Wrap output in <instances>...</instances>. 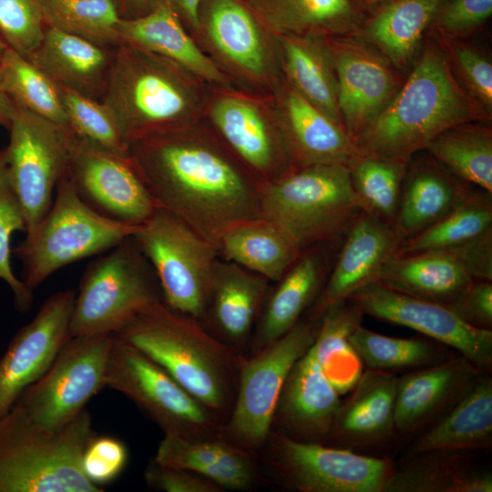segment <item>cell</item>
Segmentation results:
<instances>
[{
	"mask_svg": "<svg viewBox=\"0 0 492 492\" xmlns=\"http://www.w3.org/2000/svg\"><path fill=\"white\" fill-rule=\"evenodd\" d=\"M278 122L293 168L351 167L360 157L345 128L302 97L286 81L279 89Z\"/></svg>",
	"mask_w": 492,
	"mask_h": 492,
	"instance_id": "cell-23",
	"label": "cell"
},
{
	"mask_svg": "<svg viewBox=\"0 0 492 492\" xmlns=\"http://www.w3.org/2000/svg\"><path fill=\"white\" fill-rule=\"evenodd\" d=\"M436 39L459 84L492 115L491 61L463 39Z\"/></svg>",
	"mask_w": 492,
	"mask_h": 492,
	"instance_id": "cell-48",
	"label": "cell"
},
{
	"mask_svg": "<svg viewBox=\"0 0 492 492\" xmlns=\"http://www.w3.org/2000/svg\"><path fill=\"white\" fill-rule=\"evenodd\" d=\"M146 260L132 236L87 266L76 292L71 336L114 334L159 298Z\"/></svg>",
	"mask_w": 492,
	"mask_h": 492,
	"instance_id": "cell-9",
	"label": "cell"
},
{
	"mask_svg": "<svg viewBox=\"0 0 492 492\" xmlns=\"http://www.w3.org/2000/svg\"><path fill=\"white\" fill-rule=\"evenodd\" d=\"M375 319L414 329L458 352L481 373L492 368V330L473 327L448 306L406 295L374 280L349 298Z\"/></svg>",
	"mask_w": 492,
	"mask_h": 492,
	"instance_id": "cell-17",
	"label": "cell"
},
{
	"mask_svg": "<svg viewBox=\"0 0 492 492\" xmlns=\"http://www.w3.org/2000/svg\"><path fill=\"white\" fill-rule=\"evenodd\" d=\"M386 1L387 0H354V2L367 14Z\"/></svg>",
	"mask_w": 492,
	"mask_h": 492,
	"instance_id": "cell-57",
	"label": "cell"
},
{
	"mask_svg": "<svg viewBox=\"0 0 492 492\" xmlns=\"http://www.w3.org/2000/svg\"><path fill=\"white\" fill-rule=\"evenodd\" d=\"M140 225L108 219L89 208L66 174L53 203L36 227L12 248L21 262V279L34 291L52 273L82 259L108 251L139 230Z\"/></svg>",
	"mask_w": 492,
	"mask_h": 492,
	"instance_id": "cell-7",
	"label": "cell"
},
{
	"mask_svg": "<svg viewBox=\"0 0 492 492\" xmlns=\"http://www.w3.org/2000/svg\"><path fill=\"white\" fill-rule=\"evenodd\" d=\"M15 105L0 87V126L9 128Z\"/></svg>",
	"mask_w": 492,
	"mask_h": 492,
	"instance_id": "cell-56",
	"label": "cell"
},
{
	"mask_svg": "<svg viewBox=\"0 0 492 492\" xmlns=\"http://www.w3.org/2000/svg\"><path fill=\"white\" fill-rule=\"evenodd\" d=\"M328 278L314 302L311 320L343 302L359 288L376 280L401 242L393 228L362 211L343 238Z\"/></svg>",
	"mask_w": 492,
	"mask_h": 492,
	"instance_id": "cell-22",
	"label": "cell"
},
{
	"mask_svg": "<svg viewBox=\"0 0 492 492\" xmlns=\"http://www.w3.org/2000/svg\"><path fill=\"white\" fill-rule=\"evenodd\" d=\"M304 249L280 223L260 217L241 221L221 236L218 252L267 280L279 282Z\"/></svg>",
	"mask_w": 492,
	"mask_h": 492,
	"instance_id": "cell-34",
	"label": "cell"
},
{
	"mask_svg": "<svg viewBox=\"0 0 492 492\" xmlns=\"http://www.w3.org/2000/svg\"><path fill=\"white\" fill-rule=\"evenodd\" d=\"M490 123L454 126L433 138L425 150L460 180L492 195Z\"/></svg>",
	"mask_w": 492,
	"mask_h": 492,
	"instance_id": "cell-39",
	"label": "cell"
},
{
	"mask_svg": "<svg viewBox=\"0 0 492 492\" xmlns=\"http://www.w3.org/2000/svg\"><path fill=\"white\" fill-rule=\"evenodd\" d=\"M128 459L125 445L111 436H94L87 444L81 460L82 471L89 481L98 486L116 478Z\"/></svg>",
	"mask_w": 492,
	"mask_h": 492,
	"instance_id": "cell-51",
	"label": "cell"
},
{
	"mask_svg": "<svg viewBox=\"0 0 492 492\" xmlns=\"http://www.w3.org/2000/svg\"><path fill=\"white\" fill-rule=\"evenodd\" d=\"M481 373L462 355L411 370L397 379L395 431L408 433L449 410Z\"/></svg>",
	"mask_w": 492,
	"mask_h": 492,
	"instance_id": "cell-25",
	"label": "cell"
},
{
	"mask_svg": "<svg viewBox=\"0 0 492 492\" xmlns=\"http://www.w3.org/2000/svg\"><path fill=\"white\" fill-rule=\"evenodd\" d=\"M58 87L68 127L74 134L115 153L128 155L120 127L102 100Z\"/></svg>",
	"mask_w": 492,
	"mask_h": 492,
	"instance_id": "cell-46",
	"label": "cell"
},
{
	"mask_svg": "<svg viewBox=\"0 0 492 492\" xmlns=\"http://www.w3.org/2000/svg\"><path fill=\"white\" fill-rule=\"evenodd\" d=\"M364 315L355 303L347 300L326 311L319 320L312 348L339 395L351 391L363 373V364L349 336L362 324Z\"/></svg>",
	"mask_w": 492,
	"mask_h": 492,
	"instance_id": "cell-40",
	"label": "cell"
},
{
	"mask_svg": "<svg viewBox=\"0 0 492 492\" xmlns=\"http://www.w3.org/2000/svg\"><path fill=\"white\" fill-rule=\"evenodd\" d=\"M105 385L129 398L165 435L188 439L222 438L223 427L216 415L159 364L115 334Z\"/></svg>",
	"mask_w": 492,
	"mask_h": 492,
	"instance_id": "cell-10",
	"label": "cell"
},
{
	"mask_svg": "<svg viewBox=\"0 0 492 492\" xmlns=\"http://www.w3.org/2000/svg\"><path fill=\"white\" fill-rule=\"evenodd\" d=\"M477 280L492 281V231L456 247L394 255L376 278L389 289L445 305Z\"/></svg>",
	"mask_w": 492,
	"mask_h": 492,
	"instance_id": "cell-16",
	"label": "cell"
},
{
	"mask_svg": "<svg viewBox=\"0 0 492 492\" xmlns=\"http://www.w3.org/2000/svg\"><path fill=\"white\" fill-rule=\"evenodd\" d=\"M76 292L58 291L42 303L31 322L12 338L0 359V420L22 393L48 369L71 337Z\"/></svg>",
	"mask_w": 492,
	"mask_h": 492,
	"instance_id": "cell-19",
	"label": "cell"
},
{
	"mask_svg": "<svg viewBox=\"0 0 492 492\" xmlns=\"http://www.w3.org/2000/svg\"><path fill=\"white\" fill-rule=\"evenodd\" d=\"M26 225L21 203L11 184L5 148L0 149V279L11 289L15 305L20 312L30 309L33 291L15 276L11 264V238L14 232L26 233Z\"/></svg>",
	"mask_w": 492,
	"mask_h": 492,
	"instance_id": "cell-47",
	"label": "cell"
},
{
	"mask_svg": "<svg viewBox=\"0 0 492 492\" xmlns=\"http://www.w3.org/2000/svg\"><path fill=\"white\" fill-rule=\"evenodd\" d=\"M269 463L276 480L300 492H384L394 470L389 459L301 441L272 431Z\"/></svg>",
	"mask_w": 492,
	"mask_h": 492,
	"instance_id": "cell-13",
	"label": "cell"
},
{
	"mask_svg": "<svg viewBox=\"0 0 492 492\" xmlns=\"http://www.w3.org/2000/svg\"><path fill=\"white\" fill-rule=\"evenodd\" d=\"M323 38L295 36L278 37L281 65L285 81L292 88L343 126L338 102L336 73Z\"/></svg>",
	"mask_w": 492,
	"mask_h": 492,
	"instance_id": "cell-37",
	"label": "cell"
},
{
	"mask_svg": "<svg viewBox=\"0 0 492 492\" xmlns=\"http://www.w3.org/2000/svg\"><path fill=\"white\" fill-rule=\"evenodd\" d=\"M7 129L8 174L23 209L26 234L49 210L56 187L66 174L71 131L17 106Z\"/></svg>",
	"mask_w": 492,
	"mask_h": 492,
	"instance_id": "cell-14",
	"label": "cell"
},
{
	"mask_svg": "<svg viewBox=\"0 0 492 492\" xmlns=\"http://www.w3.org/2000/svg\"><path fill=\"white\" fill-rule=\"evenodd\" d=\"M96 436L85 409L64 427L46 431L17 405L0 420V492H100L81 460Z\"/></svg>",
	"mask_w": 492,
	"mask_h": 492,
	"instance_id": "cell-5",
	"label": "cell"
},
{
	"mask_svg": "<svg viewBox=\"0 0 492 492\" xmlns=\"http://www.w3.org/2000/svg\"><path fill=\"white\" fill-rule=\"evenodd\" d=\"M128 156L157 207L217 249L228 229L261 217L262 181L193 125L136 140Z\"/></svg>",
	"mask_w": 492,
	"mask_h": 492,
	"instance_id": "cell-1",
	"label": "cell"
},
{
	"mask_svg": "<svg viewBox=\"0 0 492 492\" xmlns=\"http://www.w3.org/2000/svg\"><path fill=\"white\" fill-rule=\"evenodd\" d=\"M118 8L131 18L143 15L149 12L156 5L157 0H117Z\"/></svg>",
	"mask_w": 492,
	"mask_h": 492,
	"instance_id": "cell-55",
	"label": "cell"
},
{
	"mask_svg": "<svg viewBox=\"0 0 492 492\" xmlns=\"http://www.w3.org/2000/svg\"><path fill=\"white\" fill-rule=\"evenodd\" d=\"M8 46L6 45V43L4 41V39L1 37L0 36V60L2 58V56H4L5 50L7 49Z\"/></svg>",
	"mask_w": 492,
	"mask_h": 492,
	"instance_id": "cell-58",
	"label": "cell"
},
{
	"mask_svg": "<svg viewBox=\"0 0 492 492\" xmlns=\"http://www.w3.org/2000/svg\"><path fill=\"white\" fill-rule=\"evenodd\" d=\"M46 27L38 0H0V36L11 49L28 57Z\"/></svg>",
	"mask_w": 492,
	"mask_h": 492,
	"instance_id": "cell-49",
	"label": "cell"
},
{
	"mask_svg": "<svg viewBox=\"0 0 492 492\" xmlns=\"http://www.w3.org/2000/svg\"><path fill=\"white\" fill-rule=\"evenodd\" d=\"M349 342L367 369L379 371L415 370L447 360L445 344L432 339L397 338L359 325Z\"/></svg>",
	"mask_w": 492,
	"mask_h": 492,
	"instance_id": "cell-43",
	"label": "cell"
},
{
	"mask_svg": "<svg viewBox=\"0 0 492 492\" xmlns=\"http://www.w3.org/2000/svg\"><path fill=\"white\" fill-rule=\"evenodd\" d=\"M397 379L390 372H363L350 395L341 401L327 440L353 451L387 442L395 432Z\"/></svg>",
	"mask_w": 492,
	"mask_h": 492,
	"instance_id": "cell-26",
	"label": "cell"
},
{
	"mask_svg": "<svg viewBox=\"0 0 492 492\" xmlns=\"http://www.w3.org/2000/svg\"><path fill=\"white\" fill-rule=\"evenodd\" d=\"M447 414L410 446L406 458L432 451H473L492 443V378L481 374Z\"/></svg>",
	"mask_w": 492,
	"mask_h": 492,
	"instance_id": "cell-32",
	"label": "cell"
},
{
	"mask_svg": "<svg viewBox=\"0 0 492 492\" xmlns=\"http://www.w3.org/2000/svg\"><path fill=\"white\" fill-rule=\"evenodd\" d=\"M311 347L292 365L282 386L273 421L290 437L314 443L327 440L340 405Z\"/></svg>",
	"mask_w": 492,
	"mask_h": 492,
	"instance_id": "cell-24",
	"label": "cell"
},
{
	"mask_svg": "<svg viewBox=\"0 0 492 492\" xmlns=\"http://www.w3.org/2000/svg\"><path fill=\"white\" fill-rule=\"evenodd\" d=\"M267 281L234 262L217 261L210 303L218 328L230 340L240 342L250 333L264 299Z\"/></svg>",
	"mask_w": 492,
	"mask_h": 492,
	"instance_id": "cell-38",
	"label": "cell"
},
{
	"mask_svg": "<svg viewBox=\"0 0 492 492\" xmlns=\"http://www.w3.org/2000/svg\"><path fill=\"white\" fill-rule=\"evenodd\" d=\"M273 37L354 36L367 13L354 0H241Z\"/></svg>",
	"mask_w": 492,
	"mask_h": 492,
	"instance_id": "cell-28",
	"label": "cell"
},
{
	"mask_svg": "<svg viewBox=\"0 0 492 492\" xmlns=\"http://www.w3.org/2000/svg\"><path fill=\"white\" fill-rule=\"evenodd\" d=\"M362 211L344 165L293 168L261 185V217L286 228L303 249L343 239Z\"/></svg>",
	"mask_w": 492,
	"mask_h": 492,
	"instance_id": "cell-6",
	"label": "cell"
},
{
	"mask_svg": "<svg viewBox=\"0 0 492 492\" xmlns=\"http://www.w3.org/2000/svg\"><path fill=\"white\" fill-rule=\"evenodd\" d=\"M209 114L230 149L261 181L293 169L277 115L269 118L252 98L224 93L211 102Z\"/></svg>",
	"mask_w": 492,
	"mask_h": 492,
	"instance_id": "cell-21",
	"label": "cell"
},
{
	"mask_svg": "<svg viewBox=\"0 0 492 492\" xmlns=\"http://www.w3.org/2000/svg\"><path fill=\"white\" fill-rule=\"evenodd\" d=\"M409 163L376 157H360L350 174L364 211L393 227Z\"/></svg>",
	"mask_w": 492,
	"mask_h": 492,
	"instance_id": "cell-45",
	"label": "cell"
},
{
	"mask_svg": "<svg viewBox=\"0 0 492 492\" xmlns=\"http://www.w3.org/2000/svg\"><path fill=\"white\" fill-rule=\"evenodd\" d=\"M425 41L409 75L384 110L354 138L362 157L409 163L443 131L490 115L454 76L438 41Z\"/></svg>",
	"mask_w": 492,
	"mask_h": 492,
	"instance_id": "cell-2",
	"label": "cell"
},
{
	"mask_svg": "<svg viewBox=\"0 0 492 492\" xmlns=\"http://www.w3.org/2000/svg\"><path fill=\"white\" fill-rule=\"evenodd\" d=\"M446 306L467 324L492 330V281H474Z\"/></svg>",
	"mask_w": 492,
	"mask_h": 492,
	"instance_id": "cell-53",
	"label": "cell"
},
{
	"mask_svg": "<svg viewBox=\"0 0 492 492\" xmlns=\"http://www.w3.org/2000/svg\"><path fill=\"white\" fill-rule=\"evenodd\" d=\"M472 463L468 451L417 455L394 467L384 492H491V472Z\"/></svg>",
	"mask_w": 492,
	"mask_h": 492,
	"instance_id": "cell-36",
	"label": "cell"
},
{
	"mask_svg": "<svg viewBox=\"0 0 492 492\" xmlns=\"http://www.w3.org/2000/svg\"><path fill=\"white\" fill-rule=\"evenodd\" d=\"M217 58L246 81L272 86L277 59L266 31L241 0H207L198 31Z\"/></svg>",
	"mask_w": 492,
	"mask_h": 492,
	"instance_id": "cell-20",
	"label": "cell"
},
{
	"mask_svg": "<svg viewBox=\"0 0 492 492\" xmlns=\"http://www.w3.org/2000/svg\"><path fill=\"white\" fill-rule=\"evenodd\" d=\"M473 188L429 154L409 162L394 231L401 241L420 232L458 207Z\"/></svg>",
	"mask_w": 492,
	"mask_h": 492,
	"instance_id": "cell-27",
	"label": "cell"
},
{
	"mask_svg": "<svg viewBox=\"0 0 492 492\" xmlns=\"http://www.w3.org/2000/svg\"><path fill=\"white\" fill-rule=\"evenodd\" d=\"M120 43H128L164 56L200 77L207 84L228 87L230 79L188 34L178 15L164 2L157 0L147 14L121 17Z\"/></svg>",
	"mask_w": 492,
	"mask_h": 492,
	"instance_id": "cell-30",
	"label": "cell"
},
{
	"mask_svg": "<svg viewBox=\"0 0 492 492\" xmlns=\"http://www.w3.org/2000/svg\"><path fill=\"white\" fill-rule=\"evenodd\" d=\"M147 484L166 492H221L223 488L214 482L191 471L161 464L154 458L145 472Z\"/></svg>",
	"mask_w": 492,
	"mask_h": 492,
	"instance_id": "cell-52",
	"label": "cell"
},
{
	"mask_svg": "<svg viewBox=\"0 0 492 492\" xmlns=\"http://www.w3.org/2000/svg\"><path fill=\"white\" fill-rule=\"evenodd\" d=\"M154 459L191 471L222 488L246 489L256 477L249 451L223 438L188 439L165 435Z\"/></svg>",
	"mask_w": 492,
	"mask_h": 492,
	"instance_id": "cell-35",
	"label": "cell"
},
{
	"mask_svg": "<svg viewBox=\"0 0 492 492\" xmlns=\"http://www.w3.org/2000/svg\"><path fill=\"white\" fill-rule=\"evenodd\" d=\"M133 237L154 269L163 302L196 319L204 316L210 302L218 249L159 207Z\"/></svg>",
	"mask_w": 492,
	"mask_h": 492,
	"instance_id": "cell-8",
	"label": "cell"
},
{
	"mask_svg": "<svg viewBox=\"0 0 492 492\" xmlns=\"http://www.w3.org/2000/svg\"><path fill=\"white\" fill-rule=\"evenodd\" d=\"M66 176L89 208L112 220L140 225L157 208L128 155L115 153L72 131Z\"/></svg>",
	"mask_w": 492,
	"mask_h": 492,
	"instance_id": "cell-15",
	"label": "cell"
},
{
	"mask_svg": "<svg viewBox=\"0 0 492 492\" xmlns=\"http://www.w3.org/2000/svg\"><path fill=\"white\" fill-rule=\"evenodd\" d=\"M114 334L159 364L214 415L234 402L241 356L206 332L198 319L159 298Z\"/></svg>",
	"mask_w": 492,
	"mask_h": 492,
	"instance_id": "cell-3",
	"label": "cell"
},
{
	"mask_svg": "<svg viewBox=\"0 0 492 492\" xmlns=\"http://www.w3.org/2000/svg\"><path fill=\"white\" fill-rule=\"evenodd\" d=\"M323 39L336 73L343 123L354 141L389 104L405 77L381 51L358 36Z\"/></svg>",
	"mask_w": 492,
	"mask_h": 492,
	"instance_id": "cell-18",
	"label": "cell"
},
{
	"mask_svg": "<svg viewBox=\"0 0 492 492\" xmlns=\"http://www.w3.org/2000/svg\"><path fill=\"white\" fill-rule=\"evenodd\" d=\"M203 83L164 56L120 43L101 100L129 147L145 137L192 126L204 109Z\"/></svg>",
	"mask_w": 492,
	"mask_h": 492,
	"instance_id": "cell-4",
	"label": "cell"
},
{
	"mask_svg": "<svg viewBox=\"0 0 492 492\" xmlns=\"http://www.w3.org/2000/svg\"><path fill=\"white\" fill-rule=\"evenodd\" d=\"M46 26L73 34L97 44H120L121 19L117 0H38Z\"/></svg>",
	"mask_w": 492,
	"mask_h": 492,
	"instance_id": "cell-44",
	"label": "cell"
},
{
	"mask_svg": "<svg viewBox=\"0 0 492 492\" xmlns=\"http://www.w3.org/2000/svg\"><path fill=\"white\" fill-rule=\"evenodd\" d=\"M114 52L108 46L46 26L41 43L27 58L56 85L97 99L106 91Z\"/></svg>",
	"mask_w": 492,
	"mask_h": 492,
	"instance_id": "cell-29",
	"label": "cell"
},
{
	"mask_svg": "<svg viewBox=\"0 0 492 492\" xmlns=\"http://www.w3.org/2000/svg\"><path fill=\"white\" fill-rule=\"evenodd\" d=\"M299 321L286 333L249 358H241L237 392L222 438L251 452L265 445L285 380L313 344L318 325Z\"/></svg>",
	"mask_w": 492,
	"mask_h": 492,
	"instance_id": "cell-11",
	"label": "cell"
},
{
	"mask_svg": "<svg viewBox=\"0 0 492 492\" xmlns=\"http://www.w3.org/2000/svg\"><path fill=\"white\" fill-rule=\"evenodd\" d=\"M491 15L492 0H446L426 35L437 39H464L480 29Z\"/></svg>",
	"mask_w": 492,
	"mask_h": 492,
	"instance_id": "cell-50",
	"label": "cell"
},
{
	"mask_svg": "<svg viewBox=\"0 0 492 492\" xmlns=\"http://www.w3.org/2000/svg\"><path fill=\"white\" fill-rule=\"evenodd\" d=\"M321 246L305 248L279 281L258 325L253 354L292 329L304 310L317 299L325 283L327 268Z\"/></svg>",
	"mask_w": 492,
	"mask_h": 492,
	"instance_id": "cell-33",
	"label": "cell"
},
{
	"mask_svg": "<svg viewBox=\"0 0 492 492\" xmlns=\"http://www.w3.org/2000/svg\"><path fill=\"white\" fill-rule=\"evenodd\" d=\"M167 4L183 25L198 31L202 0H159Z\"/></svg>",
	"mask_w": 492,
	"mask_h": 492,
	"instance_id": "cell-54",
	"label": "cell"
},
{
	"mask_svg": "<svg viewBox=\"0 0 492 492\" xmlns=\"http://www.w3.org/2000/svg\"><path fill=\"white\" fill-rule=\"evenodd\" d=\"M446 0H387L367 14L357 35L402 73L418 56L428 27Z\"/></svg>",
	"mask_w": 492,
	"mask_h": 492,
	"instance_id": "cell-31",
	"label": "cell"
},
{
	"mask_svg": "<svg viewBox=\"0 0 492 492\" xmlns=\"http://www.w3.org/2000/svg\"><path fill=\"white\" fill-rule=\"evenodd\" d=\"M489 231H492V195L477 189L447 215L402 241L394 255L456 247Z\"/></svg>",
	"mask_w": 492,
	"mask_h": 492,
	"instance_id": "cell-41",
	"label": "cell"
},
{
	"mask_svg": "<svg viewBox=\"0 0 492 492\" xmlns=\"http://www.w3.org/2000/svg\"><path fill=\"white\" fill-rule=\"evenodd\" d=\"M0 87L15 106L70 130L58 85L10 47L0 60Z\"/></svg>",
	"mask_w": 492,
	"mask_h": 492,
	"instance_id": "cell-42",
	"label": "cell"
},
{
	"mask_svg": "<svg viewBox=\"0 0 492 492\" xmlns=\"http://www.w3.org/2000/svg\"><path fill=\"white\" fill-rule=\"evenodd\" d=\"M112 341L113 334L71 336L45 374L22 393L15 405L41 429L64 427L106 387Z\"/></svg>",
	"mask_w": 492,
	"mask_h": 492,
	"instance_id": "cell-12",
	"label": "cell"
}]
</instances>
